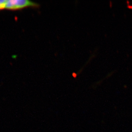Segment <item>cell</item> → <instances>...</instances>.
<instances>
[{"label": "cell", "instance_id": "6da1fadb", "mask_svg": "<svg viewBox=\"0 0 132 132\" xmlns=\"http://www.w3.org/2000/svg\"><path fill=\"white\" fill-rule=\"evenodd\" d=\"M37 3L28 0H9L6 1L5 9L16 10L29 7H38Z\"/></svg>", "mask_w": 132, "mask_h": 132}, {"label": "cell", "instance_id": "7a4b0ae2", "mask_svg": "<svg viewBox=\"0 0 132 132\" xmlns=\"http://www.w3.org/2000/svg\"><path fill=\"white\" fill-rule=\"evenodd\" d=\"M6 1L5 0H0V10L5 9Z\"/></svg>", "mask_w": 132, "mask_h": 132}]
</instances>
